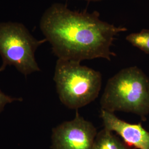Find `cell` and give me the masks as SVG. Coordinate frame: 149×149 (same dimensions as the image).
Listing matches in <instances>:
<instances>
[{
	"mask_svg": "<svg viewBox=\"0 0 149 149\" xmlns=\"http://www.w3.org/2000/svg\"><path fill=\"white\" fill-rule=\"evenodd\" d=\"M40 28L58 59L80 63L97 58L111 61L116 56L111 51L115 37L127 31L102 21L97 12L71 11L61 3L45 11Z\"/></svg>",
	"mask_w": 149,
	"mask_h": 149,
	"instance_id": "cell-1",
	"label": "cell"
},
{
	"mask_svg": "<svg viewBox=\"0 0 149 149\" xmlns=\"http://www.w3.org/2000/svg\"><path fill=\"white\" fill-rule=\"evenodd\" d=\"M101 109L132 113L145 119L149 113V78L136 66L121 70L107 83Z\"/></svg>",
	"mask_w": 149,
	"mask_h": 149,
	"instance_id": "cell-2",
	"label": "cell"
},
{
	"mask_svg": "<svg viewBox=\"0 0 149 149\" xmlns=\"http://www.w3.org/2000/svg\"><path fill=\"white\" fill-rule=\"evenodd\" d=\"M54 80L60 101L67 108L77 111L97 98L102 77L99 71L80 62L58 59Z\"/></svg>",
	"mask_w": 149,
	"mask_h": 149,
	"instance_id": "cell-3",
	"label": "cell"
},
{
	"mask_svg": "<svg viewBox=\"0 0 149 149\" xmlns=\"http://www.w3.org/2000/svg\"><path fill=\"white\" fill-rule=\"evenodd\" d=\"M47 42L46 39L38 40L26 27L18 22L0 23V55L1 68L13 66L27 77L40 71L36 60L38 48Z\"/></svg>",
	"mask_w": 149,
	"mask_h": 149,
	"instance_id": "cell-4",
	"label": "cell"
},
{
	"mask_svg": "<svg viewBox=\"0 0 149 149\" xmlns=\"http://www.w3.org/2000/svg\"><path fill=\"white\" fill-rule=\"evenodd\" d=\"M97 132L92 123L76 112L71 120L65 121L53 128L52 149H92Z\"/></svg>",
	"mask_w": 149,
	"mask_h": 149,
	"instance_id": "cell-5",
	"label": "cell"
},
{
	"mask_svg": "<svg viewBox=\"0 0 149 149\" xmlns=\"http://www.w3.org/2000/svg\"><path fill=\"white\" fill-rule=\"evenodd\" d=\"M104 128L118 135L128 146L136 149H149V132L141 124H132L118 118L114 113L101 109Z\"/></svg>",
	"mask_w": 149,
	"mask_h": 149,
	"instance_id": "cell-6",
	"label": "cell"
},
{
	"mask_svg": "<svg viewBox=\"0 0 149 149\" xmlns=\"http://www.w3.org/2000/svg\"><path fill=\"white\" fill-rule=\"evenodd\" d=\"M92 149H131L113 132L103 129L96 136Z\"/></svg>",
	"mask_w": 149,
	"mask_h": 149,
	"instance_id": "cell-7",
	"label": "cell"
},
{
	"mask_svg": "<svg viewBox=\"0 0 149 149\" xmlns=\"http://www.w3.org/2000/svg\"><path fill=\"white\" fill-rule=\"evenodd\" d=\"M126 40L134 47L149 54V30L143 29L138 33L130 34Z\"/></svg>",
	"mask_w": 149,
	"mask_h": 149,
	"instance_id": "cell-8",
	"label": "cell"
},
{
	"mask_svg": "<svg viewBox=\"0 0 149 149\" xmlns=\"http://www.w3.org/2000/svg\"><path fill=\"white\" fill-rule=\"evenodd\" d=\"M5 70L1 67L0 68V73L3 71ZM23 98L22 97H14L8 96L5 94L0 89V114L2 112L6 106L7 104L12 103L15 102H22Z\"/></svg>",
	"mask_w": 149,
	"mask_h": 149,
	"instance_id": "cell-9",
	"label": "cell"
},
{
	"mask_svg": "<svg viewBox=\"0 0 149 149\" xmlns=\"http://www.w3.org/2000/svg\"><path fill=\"white\" fill-rule=\"evenodd\" d=\"M87 1H101V0H87Z\"/></svg>",
	"mask_w": 149,
	"mask_h": 149,
	"instance_id": "cell-10",
	"label": "cell"
}]
</instances>
